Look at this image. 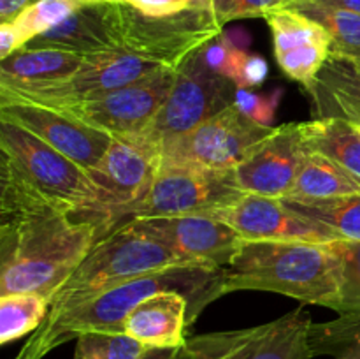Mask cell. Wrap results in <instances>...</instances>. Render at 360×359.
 I'll return each instance as SVG.
<instances>
[{
    "label": "cell",
    "instance_id": "1",
    "mask_svg": "<svg viewBox=\"0 0 360 359\" xmlns=\"http://www.w3.org/2000/svg\"><path fill=\"white\" fill-rule=\"evenodd\" d=\"M97 189L84 168L23 127L0 118L2 220L42 215H88Z\"/></svg>",
    "mask_w": 360,
    "mask_h": 359
},
{
    "label": "cell",
    "instance_id": "2",
    "mask_svg": "<svg viewBox=\"0 0 360 359\" xmlns=\"http://www.w3.org/2000/svg\"><path fill=\"white\" fill-rule=\"evenodd\" d=\"M102 236V225L83 215L2 220L0 296L35 294L49 303Z\"/></svg>",
    "mask_w": 360,
    "mask_h": 359
},
{
    "label": "cell",
    "instance_id": "3",
    "mask_svg": "<svg viewBox=\"0 0 360 359\" xmlns=\"http://www.w3.org/2000/svg\"><path fill=\"white\" fill-rule=\"evenodd\" d=\"M220 270L176 266L143 275L116 285L58 317L46 319L28 338L16 359H42L46 354L84 333H125V319L141 301L162 291H179L190 299V324L207 303L217 299Z\"/></svg>",
    "mask_w": 360,
    "mask_h": 359
},
{
    "label": "cell",
    "instance_id": "4",
    "mask_svg": "<svg viewBox=\"0 0 360 359\" xmlns=\"http://www.w3.org/2000/svg\"><path fill=\"white\" fill-rule=\"evenodd\" d=\"M236 291L276 292L338 312L340 257L330 243L243 239L231 263L220 270L217 298Z\"/></svg>",
    "mask_w": 360,
    "mask_h": 359
},
{
    "label": "cell",
    "instance_id": "5",
    "mask_svg": "<svg viewBox=\"0 0 360 359\" xmlns=\"http://www.w3.org/2000/svg\"><path fill=\"white\" fill-rule=\"evenodd\" d=\"M176 266L193 264L178 259L134 220L122 222L95 243L79 267L55 292L46 319L58 317L123 282Z\"/></svg>",
    "mask_w": 360,
    "mask_h": 359
},
{
    "label": "cell",
    "instance_id": "6",
    "mask_svg": "<svg viewBox=\"0 0 360 359\" xmlns=\"http://www.w3.org/2000/svg\"><path fill=\"white\" fill-rule=\"evenodd\" d=\"M160 164L162 144L150 134L112 136L104 157L88 171L97 189V204L86 218L98 222L104 234L112 231L122 224L127 210L146 194Z\"/></svg>",
    "mask_w": 360,
    "mask_h": 359
},
{
    "label": "cell",
    "instance_id": "7",
    "mask_svg": "<svg viewBox=\"0 0 360 359\" xmlns=\"http://www.w3.org/2000/svg\"><path fill=\"white\" fill-rule=\"evenodd\" d=\"M245 196L232 171L162 162L157 178L123 220L176 215H202L232 206Z\"/></svg>",
    "mask_w": 360,
    "mask_h": 359
},
{
    "label": "cell",
    "instance_id": "8",
    "mask_svg": "<svg viewBox=\"0 0 360 359\" xmlns=\"http://www.w3.org/2000/svg\"><path fill=\"white\" fill-rule=\"evenodd\" d=\"M202 48L178 67L171 94L146 130L160 144L190 132L234 104L238 87L207 65Z\"/></svg>",
    "mask_w": 360,
    "mask_h": 359
},
{
    "label": "cell",
    "instance_id": "9",
    "mask_svg": "<svg viewBox=\"0 0 360 359\" xmlns=\"http://www.w3.org/2000/svg\"><path fill=\"white\" fill-rule=\"evenodd\" d=\"M274 127L260 125L234 104L162 144V162L190 164L214 171H232Z\"/></svg>",
    "mask_w": 360,
    "mask_h": 359
},
{
    "label": "cell",
    "instance_id": "10",
    "mask_svg": "<svg viewBox=\"0 0 360 359\" xmlns=\"http://www.w3.org/2000/svg\"><path fill=\"white\" fill-rule=\"evenodd\" d=\"M178 69H162L157 74L136 81L98 97L69 102L55 109L74 116L86 125L111 134L130 136L150 129L155 116L171 94Z\"/></svg>",
    "mask_w": 360,
    "mask_h": 359
},
{
    "label": "cell",
    "instance_id": "11",
    "mask_svg": "<svg viewBox=\"0 0 360 359\" xmlns=\"http://www.w3.org/2000/svg\"><path fill=\"white\" fill-rule=\"evenodd\" d=\"M311 324L304 308H297L262 326L190 338L186 347L211 359H311Z\"/></svg>",
    "mask_w": 360,
    "mask_h": 359
},
{
    "label": "cell",
    "instance_id": "12",
    "mask_svg": "<svg viewBox=\"0 0 360 359\" xmlns=\"http://www.w3.org/2000/svg\"><path fill=\"white\" fill-rule=\"evenodd\" d=\"M137 227L167 246L178 259L193 266L221 270L241 246L238 231L202 215L132 218Z\"/></svg>",
    "mask_w": 360,
    "mask_h": 359
},
{
    "label": "cell",
    "instance_id": "13",
    "mask_svg": "<svg viewBox=\"0 0 360 359\" xmlns=\"http://www.w3.org/2000/svg\"><path fill=\"white\" fill-rule=\"evenodd\" d=\"M308 155L302 123H285L274 127L232 172L245 194L281 199L290 194Z\"/></svg>",
    "mask_w": 360,
    "mask_h": 359
},
{
    "label": "cell",
    "instance_id": "14",
    "mask_svg": "<svg viewBox=\"0 0 360 359\" xmlns=\"http://www.w3.org/2000/svg\"><path fill=\"white\" fill-rule=\"evenodd\" d=\"M202 217L231 225L243 239L250 241H338L327 225L301 217L276 197L245 194L232 206L206 211Z\"/></svg>",
    "mask_w": 360,
    "mask_h": 359
},
{
    "label": "cell",
    "instance_id": "15",
    "mask_svg": "<svg viewBox=\"0 0 360 359\" xmlns=\"http://www.w3.org/2000/svg\"><path fill=\"white\" fill-rule=\"evenodd\" d=\"M0 118L23 127L86 171L101 162L112 141L111 134L104 130L86 125L60 109L32 102H4Z\"/></svg>",
    "mask_w": 360,
    "mask_h": 359
},
{
    "label": "cell",
    "instance_id": "16",
    "mask_svg": "<svg viewBox=\"0 0 360 359\" xmlns=\"http://www.w3.org/2000/svg\"><path fill=\"white\" fill-rule=\"evenodd\" d=\"M266 21L273 34L278 65L309 90L330 55V35L322 25L290 6L269 13Z\"/></svg>",
    "mask_w": 360,
    "mask_h": 359
},
{
    "label": "cell",
    "instance_id": "17",
    "mask_svg": "<svg viewBox=\"0 0 360 359\" xmlns=\"http://www.w3.org/2000/svg\"><path fill=\"white\" fill-rule=\"evenodd\" d=\"M122 44L120 4L95 2L77 7L65 21L37 35L25 48H55L88 56Z\"/></svg>",
    "mask_w": 360,
    "mask_h": 359
},
{
    "label": "cell",
    "instance_id": "18",
    "mask_svg": "<svg viewBox=\"0 0 360 359\" xmlns=\"http://www.w3.org/2000/svg\"><path fill=\"white\" fill-rule=\"evenodd\" d=\"M190 299L179 291H162L141 301L125 319V334L157 351H178L186 344Z\"/></svg>",
    "mask_w": 360,
    "mask_h": 359
},
{
    "label": "cell",
    "instance_id": "19",
    "mask_svg": "<svg viewBox=\"0 0 360 359\" xmlns=\"http://www.w3.org/2000/svg\"><path fill=\"white\" fill-rule=\"evenodd\" d=\"M315 118H360V60L329 55L309 88Z\"/></svg>",
    "mask_w": 360,
    "mask_h": 359
},
{
    "label": "cell",
    "instance_id": "20",
    "mask_svg": "<svg viewBox=\"0 0 360 359\" xmlns=\"http://www.w3.org/2000/svg\"><path fill=\"white\" fill-rule=\"evenodd\" d=\"M84 56L55 48H21L0 62V87H35L65 81Z\"/></svg>",
    "mask_w": 360,
    "mask_h": 359
},
{
    "label": "cell",
    "instance_id": "21",
    "mask_svg": "<svg viewBox=\"0 0 360 359\" xmlns=\"http://www.w3.org/2000/svg\"><path fill=\"white\" fill-rule=\"evenodd\" d=\"M309 151L322 153L360 176V125L345 118H315L302 123Z\"/></svg>",
    "mask_w": 360,
    "mask_h": 359
},
{
    "label": "cell",
    "instance_id": "22",
    "mask_svg": "<svg viewBox=\"0 0 360 359\" xmlns=\"http://www.w3.org/2000/svg\"><path fill=\"white\" fill-rule=\"evenodd\" d=\"M352 194H360V176L326 155L309 151L287 197L323 199Z\"/></svg>",
    "mask_w": 360,
    "mask_h": 359
},
{
    "label": "cell",
    "instance_id": "23",
    "mask_svg": "<svg viewBox=\"0 0 360 359\" xmlns=\"http://www.w3.org/2000/svg\"><path fill=\"white\" fill-rule=\"evenodd\" d=\"M292 211L301 217L327 225L343 241H360V194L323 199L281 197Z\"/></svg>",
    "mask_w": 360,
    "mask_h": 359
},
{
    "label": "cell",
    "instance_id": "24",
    "mask_svg": "<svg viewBox=\"0 0 360 359\" xmlns=\"http://www.w3.org/2000/svg\"><path fill=\"white\" fill-rule=\"evenodd\" d=\"M290 7L322 25L330 35V55L360 60V16L350 11L320 6L316 2H294Z\"/></svg>",
    "mask_w": 360,
    "mask_h": 359
},
{
    "label": "cell",
    "instance_id": "25",
    "mask_svg": "<svg viewBox=\"0 0 360 359\" xmlns=\"http://www.w3.org/2000/svg\"><path fill=\"white\" fill-rule=\"evenodd\" d=\"M49 313V303L35 294L0 296V344L35 333Z\"/></svg>",
    "mask_w": 360,
    "mask_h": 359
},
{
    "label": "cell",
    "instance_id": "26",
    "mask_svg": "<svg viewBox=\"0 0 360 359\" xmlns=\"http://www.w3.org/2000/svg\"><path fill=\"white\" fill-rule=\"evenodd\" d=\"M158 352L125 333H84L77 336L74 359H153Z\"/></svg>",
    "mask_w": 360,
    "mask_h": 359
},
{
    "label": "cell",
    "instance_id": "27",
    "mask_svg": "<svg viewBox=\"0 0 360 359\" xmlns=\"http://www.w3.org/2000/svg\"><path fill=\"white\" fill-rule=\"evenodd\" d=\"M83 4V0H37L11 23L16 27L27 46L32 39L65 21Z\"/></svg>",
    "mask_w": 360,
    "mask_h": 359
},
{
    "label": "cell",
    "instance_id": "28",
    "mask_svg": "<svg viewBox=\"0 0 360 359\" xmlns=\"http://www.w3.org/2000/svg\"><path fill=\"white\" fill-rule=\"evenodd\" d=\"M341 263V298L338 312L360 313V241L330 243Z\"/></svg>",
    "mask_w": 360,
    "mask_h": 359
},
{
    "label": "cell",
    "instance_id": "29",
    "mask_svg": "<svg viewBox=\"0 0 360 359\" xmlns=\"http://www.w3.org/2000/svg\"><path fill=\"white\" fill-rule=\"evenodd\" d=\"M204 58H206L207 65L214 70V73L221 74V76L229 77L232 83L238 87L239 80H241L243 65H245L246 58L250 53L239 48L232 39L221 32L214 39H211L206 46L202 48Z\"/></svg>",
    "mask_w": 360,
    "mask_h": 359
},
{
    "label": "cell",
    "instance_id": "30",
    "mask_svg": "<svg viewBox=\"0 0 360 359\" xmlns=\"http://www.w3.org/2000/svg\"><path fill=\"white\" fill-rule=\"evenodd\" d=\"M295 0H211V11L218 23H225L243 18H266L276 9L292 6Z\"/></svg>",
    "mask_w": 360,
    "mask_h": 359
},
{
    "label": "cell",
    "instance_id": "31",
    "mask_svg": "<svg viewBox=\"0 0 360 359\" xmlns=\"http://www.w3.org/2000/svg\"><path fill=\"white\" fill-rule=\"evenodd\" d=\"M281 92H274L273 95H262L255 94L250 88H238L234 97V106L241 113H245L248 118L253 122L260 123V125L273 127L271 123L274 122V115H276L278 102H280Z\"/></svg>",
    "mask_w": 360,
    "mask_h": 359
},
{
    "label": "cell",
    "instance_id": "32",
    "mask_svg": "<svg viewBox=\"0 0 360 359\" xmlns=\"http://www.w3.org/2000/svg\"><path fill=\"white\" fill-rule=\"evenodd\" d=\"M127 4L148 16H171L190 7H199L193 0H127Z\"/></svg>",
    "mask_w": 360,
    "mask_h": 359
},
{
    "label": "cell",
    "instance_id": "33",
    "mask_svg": "<svg viewBox=\"0 0 360 359\" xmlns=\"http://www.w3.org/2000/svg\"><path fill=\"white\" fill-rule=\"evenodd\" d=\"M269 74V65L266 60L259 55H248L245 65H243L241 80H239L238 88H253L259 87L266 81Z\"/></svg>",
    "mask_w": 360,
    "mask_h": 359
},
{
    "label": "cell",
    "instance_id": "34",
    "mask_svg": "<svg viewBox=\"0 0 360 359\" xmlns=\"http://www.w3.org/2000/svg\"><path fill=\"white\" fill-rule=\"evenodd\" d=\"M21 48H25V42L16 27L13 23H0V60L7 58Z\"/></svg>",
    "mask_w": 360,
    "mask_h": 359
},
{
    "label": "cell",
    "instance_id": "35",
    "mask_svg": "<svg viewBox=\"0 0 360 359\" xmlns=\"http://www.w3.org/2000/svg\"><path fill=\"white\" fill-rule=\"evenodd\" d=\"M37 0H0V23H11Z\"/></svg>",
    "mask_w": 360,
    "mask_h": 359
},
{
    "label": "cell",
    "instance_id": "36",
    "mask_svg": "<svg viewBox=\"0 0 360 359\" xmlns=\"http://www.w3.org/2000/svg\"><path fill=\"white\" fill-rule=\"evenodd\" d=\"M313 2L326 7H334V9L350 11V13L360 16V0H313Z\"/></svg>",
    "mask_w": 360,
    "mask_h": 359
},
{
    "label": "cell",
    "instance_id": "37",
    "mask_svg": "<svg viewBox=\"0 0 360 359\" xmlns=\"http://www.w3.org/2000/svg\"><path fill=\"white\" fill-rule=\"evenodd\" d=\"M172 359H211V358H206V355L192 351V348L186 347V344H185L181 348H178V351L172 352Z\"/></svg>",
    "mask_w": 360,
    "mask_h": 359
},
{
    "label": "cell",
    "instance_id": "38",
    "mask_svg": "<svg viewBox=\"0 0 360 359\" xmlns=\"http://www.w3.org/2000/svg\"><path fill=\"white\" fill-rule=\"evenodd\" d=\"M336 359H360V345L354 347L352 351L345 352L343 355H340V358H336Z\"/></svg>",
    "mask_w": 360,
    "mask_h": 359
},
{
    "label": "cell",
    "instance_id": "39",
    "mask_svg": "<svg viewBox=\"0 0 360 359\" xmlns=\"http://www.w3.org/2000/svg\"><path fill=\"white\" fill-rule=\"evenodd\" d=\"M84 4H95V2H112V4H123L127 0H83Z\"/></svg>",
    "mask_w": 360,
    "mask_h": 359
},
{
    "label": "cell",
    "instance_id": "40",
    "mask_svg": "<svg viewBox=\"0 0 360 359\" xmlns=\"http://www.w3.org/2000/svg\"><path fill=\"white\" fill-rule=\"evenodd\" d=\"M199 7H211V0H193Z\"/></svg>",
    "mask_w": 360,
    "mask_h": 359
},
{
    "label": "cell",
    "instance_id": "41",
    "mask_svg": "<svg viewBox=\"0 0 360 359\" xmlns=\"http://www.w3.org/2000/svg\"><path fill=\"white\" fill-rule=\"evenodd\" d=\"M295 2H313V0H295Z\"/></svg>",
    "mask_w": 360,
    "mask_h": 359
},
{
    "label": "cell",
    "instance_id": "42",
    "mask_svg": "<svg viewBox=\"0 0 360 359\" xmlns=\"http://www.w3.org/2000/svg\"><path fill=\"white\" fill-rule=\"evenodd\" d=\"M354 123H357V125H360V118L357 120V122H354Z\"/></svg>",
    "mask_w": 360,
    "mask_h": 359
},
{
    "label": "cell",
    "instance_id": "43",
    "mask_svg": "<svg viewBox=\"0 0 360 359\" xmlns=\"http://www.w3.org/2000/svg\"><path fill=\"white\" fill-rule=\"evenodd\" d=\"M172 352H174V351H172ZM165 359H172V354H171V355H169V358H165Z\"/></svg>",
    "mask_w": 360,
    "mask_h": 359
}]
</instances>
